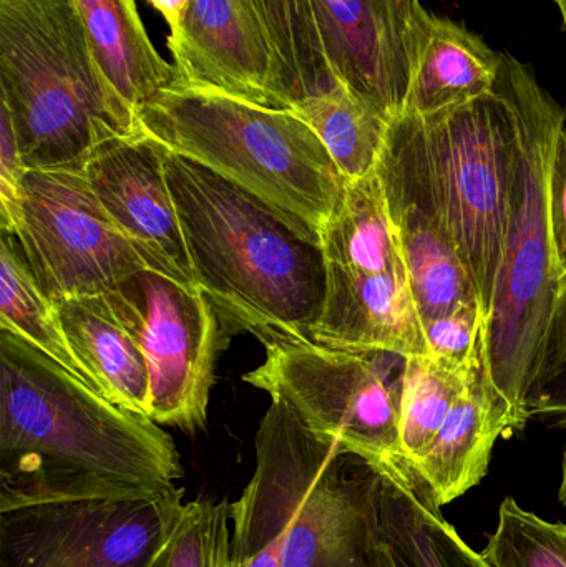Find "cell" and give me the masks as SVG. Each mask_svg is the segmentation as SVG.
Segmentation results:
<instances>
[{
  "label": "cell",
  "instance_id": "1",
  "mask_svg": "<svg viewBox=\"0 0 566 567\" xmlns=\"http://www.w3.org/2000/svg\"><path fill=\"white\" fill-rule=\"evenodd\" d=\"M0 512L140 498L183 478L175 442L22 337L0 336Z\"/></svg>",
  "mask_w": 566,
  "mask_h": 567
},
{
  "label": "cell",
  "instance_id": "2",
  "mask_svg": "<svg viewBox=\"0 0 566 567\" xmlns=\"http://www.w3.org/2000/svg\"><path fill=\"white\" fill-rule=\"evenodd\" d=\"M163 158L196 282L216 312L265 346L311 340L326 297L321 236L202 163L165 146Z\"/></svg>",
  "mask_w": 566,
  "mask_h": 567
},
{
  "label": "cell",
  "instance_id": "3",
  "mask_svg": "<svg viewBox=\"0 0 566 567\" xmlns=\"http://www.w3.org/2000/svg\"><path fill=\"white\" fill-rule=\"evenodd\" d=\"M0 86L27 169H83L106 140L142 135L75 0H0Z\"/></svg>",
  "mask_w": 566,
  "mask_h": 567
},
{
  "label": "cell",
  "instance_id": "4",
  "mask_svg": "<svg viewBox=\"0 0 566 567\" xmlns=\"http://www.w3.org/2000/svg\"><path fill=\"white\" fill-rule=\"evenodd\" d=\"M140 132L231 179L321 236L348 188L325 143L291 110L169 86L136 110Z\"/></svg>",
  "mask_w": 566,
  "mask_h": 567
},
{
  "label": "cell",
  "instance_id": "5",
  "mask_svg": "<svg viewBox=\"0 0 566 567\" xmlns=\"http://www.w3.org/2000/svg\"><path fill=\"white\" fill-rule=\"evenodd\" d=\"M565 122L564 106L535 80L522 106L504 256L484 323L488 373L522 429L531 420L525 395L562 290L548 215V175Z\"/></svg>",
  "mask_w": 566,
  "mask_h": 567
},
{
  "label": "cell",
  "instance_id": "6",
  "mask_svg": "<svg viewBox=\"0 0 566 567\" xmlns=\"http://www.w3.org/2000/svg\"><path fill=\"white\" fill-rule=\"evenodd\" d=\"M535 80L531 65L502 52L491 92L418 115L449 225L485 319L504 256L522 106Z\"/></svg>",
  "mask_w": 566,
  "mask_h": 567
},
{
  "label": "cell",
  "instance_id": "7",
  "mask_svg": "<svg viewBox=\"0 0 566 567\" xmlns=\"http://www.w3.org/2000/svg\"><path fill=\"white\" fill-rule=\"evenodd\" d=\"M285 509L282 567H388L378 538L379 465L312 432L272 400L256 435Z\"/></svg>",
  "mask_w": 566,
  "mask_h": 567
},
{
  "label": "cell",
  "instance_id": "8",
  "mask_svg": "<svg viewBox=\"0 0 566 567\" xmlns=\"http://www.w3.org/2000/svg\"><path fill=\"white\" fill-rule=\"evenodd\" d=\"M326 297L311 340L335 349L429 355L378 173L349 182L321 231Z\"/></svg>",
  "mask_w": 566,
  "mask_h": 567
},
{
  "label": "cell",
  "instance_id": "9",
  "mask_svg": "<svg viewBox=\"0 0 566 567\" xmlns=\"http://www.w3.org/2000/svg\"><path fill=\"white\" fill-rule=\"evenodd\" d=\"M243 379L282 400L306 426L375 462L401 453L402 389L408 357L335 349L311 340L275 342Z\"/></svg>",
  "mask_w": 566,
  "mask_h": 567
},
{
  "label": "cell",
  "instance_id": "10",
  "mask_svg": "<svg viewBox=\"0 0 566 567\" xmlns=\"http://www.w3.org/2000/svg\"><path fill=\"white\" fill-rule=\"evenodd\" d=\"M10 233L53 303L105 296L146 269L83 169H27Z\"/></svg>",
  "mask_w": 566,
  "mask_h": 567
},
{
  "label": "cell",
  "instance_id": "11",
  "mask_svg": "<svg viewBox=\"0 0 566 567\" xmlns=\"http://www.w3.org/2000/svg\"><path fill=\"white\" fill-rule=\"evenodd\" d=\"M183 496L173 486L140 498L0 512V567H146L182 519Z\"/></svg>",
  "mask_w": 566,
  "mask_h": 567
},
{
  "label": "cell",
  "instance_id": "12",
  "mask_svg": "<svg viewBox=\"0 0 566 567\" xmlns=\"http://www.w3.org/2000/svg\"><path fill=\"white\" fill-rule=\"evenodd\" d=\"M122 326L145 353L152 377V413L158 425L202 429L215 370L216 310L199 287L152 269L105 293Z\"/></svg>",
  "mask_w": 566,
  "mask_h": 567
},
{
  "label": "cell",
  "instance_id": "13",
  "mask_svg": "<svg viewBox=\"0 0 566 567\" xmlns=\"http://www.w3.org/2000/svg\"><path fill=\"white\" fill-rule=\"evenodd\" d=\"M375 173L422 327L481 302L459 255L418 115L405 112L389 125Z\"/></svg>",
  "mask_w": 566,
  "mask_h": 567
},
{
  "label": "cell",
  "instance_id": "14",
  "mask_svg": "<svg viewBox=\"0 0 566 567\" xmlns=\"http://www.w3.org/2000/svg\"><path fill=\"white\" fill-rule=\"evenodd\" d=\"M336 79L389 123L404 115L432 13L421 0H311Z\"/></svg>",
  "mask_w": 566,
  "mask_h": 567
},
{
  "label": "cell",
  "instance_id": "15",
  "mask_svg": "<svg viewBox=\"0 0 566 567\" xmlns=\"http://www.w3.org/2000/svg\"><path fill=\"white\" fill-rule=\"evenodd\" d=\"M168 49L175 59L172 86L291 110L281 60L246 0H189L169 30Z\"/></svg>",
  "mask_w": 566,
  "mask_h": 567
},
{
  "label": "cell",
  "instance_id": "16",
  "mask_svg": "<svg viewBox=\"0 0 566 567\" xmlns=\"http://www.w3.org/2000/svg\"><path fill=\"white\" fill-rule=\"evenodd\" d=\"M83 172L146 268L198 287L166 183L163 146L145 135L115 136L93 150Z\"/></svg>",
  "mask_w": 566,
  "mask_h": 567
},
{
  "label": "cell",
  "instance_id": "17",
  "mask_svg": "<svg viewBox=\"0 0 566 567\" xmlns=\"http://www.w3.org/2000/svg\"><path fill=\"white\" fill-rule=\"evenodd\" d=\"M508 400L492 382L482 349L464 395L452 406L438 435L414 466L439 506L454 502L487 475L501 436L521 432Z\"/></svg>",
  "mask_w": 566,
  "mask_h": 567
},
{
  "label": "cell",
  "instance_id": "18",
  "mask_svg": "<svg viewBox=\"0 0 566 567\" xmlns=\"http://www.w3.org/2000/svg\"><path fill=\"white\" fill-rule=\"evenodd\" d=\"M378 465V538L388 567H491L445 522L442 506L408 460Z\"/></svg>",
  "mask_w": 566,
  "mask_h": 567
},
{
  "label": "cell",
  "instance_id": "19",
  "mask_svg": "<svg viewBox=\"0 0 566 567\" xmlns=\"http://www.w3.org/2000/svg\"><path fill=\"white\" fill-rule=\"evenodd\" d=\"M55 306L73 353L95 380L100 393L115 405L150 419L148 360L122 326L106 297H76Z\"/></svg>",
  "mask_w": 566,
  "mask_h": 567
},
{
  "label": "cell",
  "instance_id": "20",
  "mask_svg": "<svg viewBox=\"0 0 566 567\" xmlns=\"http://www.w3.org/2000/svg\"><path fill=\"white\" fill-rule=\"evenodd\" d=\"M501 63L502 52L477 33L432 13L405 112L432 115L485 95L497 82Z\"/></svg>",
  "mask_w": 566,
  "mask_h": 567
},
{
  "label": "cell",
  "instance_id": "21",
  "mask_svg": "<svg viewBox=\"0 0 566 567\" xmlns=\"http://www.w3.org/2000/svg\"><path fill=\"white\" fill-rule=\"evenodd\" d=\"M93 52L106 76L133 110L175 82L153 45L135 0H75Z\"/></svg>",
  "mask_w": 566,
  "mask_h": 567
},
{
  "label": "cell",
  "instance_id": "22",
  "mask_svg": "<svg viewBox=\"0 0 566 567\" xmlns=\"http://www.w3.org/2000/svg\"><path fill=\"white\" fill-rule=\"evenodd\" d=\"M291 112L311 126L348 182L375 172L391 123L341 80L299 100Z\"/></svg>",
  "mask_w": 566,
  "mask_h": 567
},
{
  "label": "cell",
  "instance_id": "23",
  "mask_svg": "<svg viewBox=\"0 0 566 567\" xmlns=\"http://www.w3.org/2000/svg\"><path fill=\"white\" fill-rule=\"evenodd\" d=\"M0 326L42 350L100 393L95 380L70 347L55 303L33 278L16 236L7 231H2L0 239Z\"/></svg>",
  "mask_w": 566,
  "mask_h": 567
},
{
  "label": "cell",
  "instance_id": "24",
  "mask_svg": "<svg viewBox=\"0 0 566 567\" xmlns=\"http://www.w3.org/2000/svg\"><path fill=\"white\" fill-rule=\"evenodd\" d=\"M482 349L484 336L467 365L431 355L408 357L402 389L401 453L412 465L428 452L445 416L464 395Z\"/></svg>",
  "mask_w": 566,
  "mask_h": 567
},
{
  "label": "cell",
  "instance_id": "25",
  "mask_svg": "<svg viewBox=\"0 0 566 567\" xmlns=\"http://www.w3.org/2000/svg\"><path fill=\"white\" fill-rule=\"evenodd\" d=\"M265 27L288 80L292 105L329 89V70L311 0H246Z\"/></svg>",
  "mask_w": 566,
  "mask_h": 567
},
{
  "label": "cell",
  "instance_id": "26",
  "mask_svg": "<svg viewBox=\"0 0 566 567\" xmlns=\"http://www.w3.org/2000/svg\"><path fill=\"white\" fill-rule=\"evenodd\" d=\"M231 542L226 567H282L285 509L278 483L265 462L256 458L255 475L231 503Z\"/></svg>",
  "mask_w": 566,
  "mask_h": 567
},
{
  "label": "cell",
  "instance_id": "27",
  "mask_svg": "<svg viewBox=\"0 0 566 567\" xmlns=\"http://www.w3.org/2000/svg\"><path fill=\"white\" fill-rule=\"evenodd\" d=\"M491 567H566V525L525 512L504 499L498 525L481 553Z\"/></svg>",
  "mask_w": 566,
  "mask_h": 567
},
{
  "label": "cell",
  "instance_id": "28",
  "mask_svg": "<svg viewBox=\"0 0 566 567\" xmlns=\"http://www.w3.org/2000/svg\"><path fill=\"white\" fill-rule=\"evenodd\" d=\"M231 503L199 496L185 505L166 545L146 567H226L231 542Z\"/></svg>",
  "mask_w": 566,
  "mask_h": 567
},
{
  "label": "cell",
  "instance_id": "29",
  "mask_svg": "<svg viewBox=\"0 0 566 567\" xmlns=\"http://www.w3.org/2000/svg\"><path fill=\"white\" fill-rule=\"evenodd\" d=\"M528 419L566 429V284L562 286L545 332L541 355L525 395Z\"/></svg>",
  "mask_w": 566,
  "mask_h": 567
},
{
  "label": "cell",
  "instance_id": "30",
  "mask_svg": "<svg viewBox=\"0 0 566 567\" xmlns=\"http://www.w3.org/2000/svg\"><path fill=\"white\" fill-rule=\"evenodd\" d=\"M484 323L485 312L481 302L467 303L447 316L431 320L424 326L429 355L467 365L481 347Z\"/></svg>",
  "mask_w": 566,
  "mask_h": 567
},
{
  "label": "cell",
  "instance_id": "31",
  "mask_svg": "<svg viewBox=\"0 0 566 567\" xmlns=\"http://www.w3.org/2000/svg\"><path fill=\"white\" fill-rule=\"evenodd\" d=\"M27 172L20 156L19 142L13 132L9 113L2 109L0 118V208H2V231H12L19 209V189L23 173Z\"/></svg>",
  "mask_w": 566,
  "mask_h": 567
},
{
  "label": "cell",
  "instance_id": "32",
  "mask_svg": "<svg viewBox=\"0 0 566 567\" xmlns=\"http://www.w3.org/2000/svg\"><path fill=\"white\" fill-rule=\"evenodd\" d=\"M548 215L555 261L562 278L566 275V126L558 135L548 175Z\"/></svg>",
  "mask_w": 566,
  "mask_h": 567
},
{
  "label": "cell",
  "instance_id": "33",
  "mask_svg": "<svg viewBox=\"0 0 566 567\" xmlns=\"http://www.w3.org/2000/svg\"><path fill=\"white\" fill-rule=\"evenodd\" d=\"M148 2L162 13L169 30H173L178 25L183 10L188 6L189 0H148Z\"/></svg>",
  "mask_w": 566,
  "mask_h": 567
},
{
  "label": "cell",
  "instance_id": "34",
  "mask_svg": "<svg viewBox=\"0 0 566 567\" xmlns=\"http://www.w3.org/2000/svg\"><path fill=\"white\" fill-rule=\"evenodd\" d=\"M558 498H560L562 505L566 508V446L564 453V463H562V482L560 492H558Z\"/></svg>",
  "mask_w": 566,
  "mask_h": 567
},
{
  "label": "cell",
  "instance_id": "35",
  "mask_svg": "<svg viewBox=\"0 0 566 567\" xmlns=\"http://www.w3.org/2000/svg\"><path fill=\"white\" fill-rule=\"evenodd\" d=\"M558 9H560L562 20H564V29L566 30V0H555Z\"/></svg>",
  "mask_w": 566,
  "mask_h": 567
},
{
  "label": "cell",
  "instance_id": "36",
  "mask_svg": "<svg viewBox=\"0 0 566 567\" xmlns=\"http://www.w3.org/2000/svg\"><path fill=\"white\" fill-rule=\"evenodd\" d=\"M564 284H566V275L562 278V286H564Z\"/></svg>",
  "mask_w": 566,
  "mask_h": 567
}]
</instances>
